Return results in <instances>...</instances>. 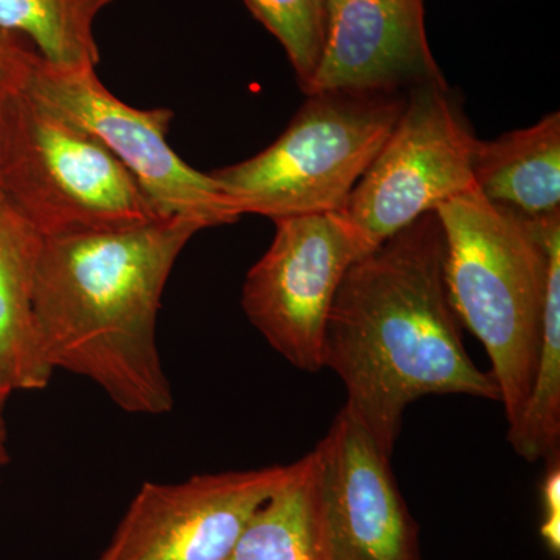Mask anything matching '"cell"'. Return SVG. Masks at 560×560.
I'll use <instances>...</instances> for the list:
<instances>
[{"instance_id":"6da1fadb","label":"cell","mask_w":560,"mask_h":560,"mask_svg":"<svg viewBox=\"0 0 560 560\" xmlns=\"http://www.w3.org/2000/svg\"><path fill=\"white\" fill-rule=\"evenodd\" d=\"M323 364L345 383V407L389 458L412 401L433 394L500 401L492 375L464 346L445 283L436 212L346 272L327 319Z\"/></svg>"},{"instance_id":"7a4b0ae2","label":"cell","mask_w":560,"mask_h":560,"mask_svg":"<svg viewBox=\"0 0 560 560\" xmlns=\"http://www.w3.org/2000/svg\"><path fill=\"white\" fill-rule=\"evenodd\" d=\"M201 220L161 219L43 238L36 264V331L51 371L90 378L131 415H165L173 390L158 348L165 283Z\"/></svg>"},{"instance_id":"3957f363","label":"cell","mask_w":560,"mask_h":560,"mask_svg":"<svg viewBox=\"0 0 560 560\" xmlns=\"http://www.w3.org/2000/svg\"><path fill=\"white\" fill-rule=\"evenodd\" d=\"M448 296L485 346L510 429L528 400L544 334L548 257L529 221L477 189L436 210Z\"/></svg>"},{"instance_id":"277c9868","label":"cell","mask_w":560,"mask_h":560,"mask_svg":"<svg viewBox=\"0 0 560 560\" xmlns=\"http://www.w3.org/2000/svg\"><path fill=\"white\" fill-rule=\"evenodd\" d=\"M405 103L407 94H308L271 145L210 175L237 217L341 212Z\"/></svg>"},{"instance_id":"5b68a950","label":"cell","mask_w":560,"mask_h":560,"mask_svg":"<svg viewBox=\"0 0 560 560\" xmlns=\"http://www.w3.org/2000/svg\"><path fill=\"white\" fill-rule=\"evenodd\" d=\"M0 200L43 238L161 219L131 173L21 88L0 132Z\"/></svg>"},{"instance_id":"8992f818","label":"cell","mask_w":560,"mask_h":560,"mask_svg":"<svg viewBox=\"0 0 560 560\" xmlns=\"http://www.w3.org/2000/svg\"><path fill=\"white\" fill-rule=\"evenodd\" d=\"M475 140L445 80L408 92L399 120L341 210L366 256L427 213L477 189Z\"/></svg>"},{"instance_id":"52a82bcc","label":"cell","mask_w":560,"mask_h":560,"mask_svg":"<svg viewBox=\"0 0 560 560\" xmlns=\"http://www.w3.org/2000/svg\"><path fill=\"white\" fill-rule=\"evenodd\" d=\"M24 90L55 116L98 140L131 173L160 217L209 228L235 215L210 173L195 171L168 143L173 110L132 108L110 94L95 70L55 68L36 54Z\"/></svg>"},{"instance_id":"ba28073f","label":"cell","mask_w":560,"mask_h":560,"mask_svg":"<svg viewBox=\"0 0 560 560\" xmlns=\"http://www.w3.org/2000/svg\"><path fill=\"white\" fill-rule=\"evenodd\" d=\"M270 248L246 275L242 307L298 370H323L324 335L346 272L366 256L342 212L275 221Z\"/></svg>"},{"instance_id":"9c48e42d","label":"cell","mask_w":560,"mask_h":560,"mask_svg":"<svg viewBox=\"0 0 560 560\" xmlns=\"http://www.w3.org/2000/svg\"><path fill=\"white\" fill-rule=\"evenodd\" d=\"M311 455L318 560H420L418 525L390 458L348 408Z\"/></svg>"},{"instance_id":"30bf717a","label":"cell","mask_w":560,"mask_h":560,"mask_svg":"<svg viewBox=\"0 0 560 560\" xmlns=\"http://www.w3.org/2000/svg\"><path fill=\"white\" fill-rule=\"evenodd\" d=\"M293 464L145 482L101 560H228L253 515L289 480Z\"/></svg>"},{"instance_id":"8fae6325","label":"cell","mask_w":560,"mask_h":560,"mask_svg":"<svg viewBox=\"0 0 560 560\" xmlns=\"http://www.w3.org/2000/svg\"><path fill=\"white\" fill-rule=\"evenodd\" d=\"M445 80L425 28V0H327L318 68L305 95L408 94Z\"/></svg>"},{"instance_id":"7c38bea8","label":"cell","mask_w":560,"mask_h":560,"mask_svg":"<svg viewBox=\"0 0 560 560\" xmlns=\"http://www.w3.org/2000/svg\"><path fill=\"white\" fill-rule=\"evenodd\" d=\"M471 175L486 200L523 220L560 213V113L530 127L475 140Z\"/></svg>"},{"instance_id":"4fadbf2b","label":"cell","mask_w":560,"mask_h":560,"mask_svg":"<svg viewBox=\"0 0 560 560\" xmlns=\"http://www.w3.org/2000/svg\"><path fill=\"white\" fill-rule=\"evenodd\" d=\"M43 237L0 200V378L13 390H38L54 371L36 331L33 296Z\"/></svg>"},{"instance_id":"5bb4252c","label":"cell","mask_w":560,"mask_h":560,"mask_svg":"<svg viewBox=\"0 0 560 560\" xmlns=\"http://www.w3.org/2000/svg\"><path fill=\"white\" fill-rule=\"evenodd\" d=\"M528 221L548 257L544 334L528 400L508 440L522 458L537 463L559 455L560 447V213Z\"/></svg>"},{"instance_id":"9a60e30c","label":"cell","mask_w":560,"mask_h":560,"mask_svg":"<svg viewBox=\"0 0 560 560\" xmlns=\"http://www.w3.org/2000/svg\"><path fill=\"white\" fill-rule=\"evenodd\" d=\"M114 0H0V28L21 36L55 68L95 70V21Z\"/></svg>"},{"instance_id":"2e32d148","label":"cell","mask_w":560,"mask_h":560,"mask_svg":"<svg viewBox=\"0 0 560 560\" xmlns=\"http://www.w3.org/2000/svg\"><path fill=\"white\" fill-rule=\"evenodd\" d=\"M312 455L253 515L228 560H318L312 515Z\"/></svg>"},{"instance_id":"e0dca14e","label":"cell","mask_w":560,"mask_h":560,"mask_svg":"<svg viewBox=\"0 0 560 560\" xmlns=\"http://www.w3.org/2000/svg\"><path fill=\"white\" fill-rule=\"evenodd\" d=\"M250 14L279 40L302 91L311 86L327 28V0H243Z\"/></svg>"},{"instance_id":"ac0fdd59","label":"cell","mask_w":560,"mask_h":560,"mask_svg":"<svg viewBox=\"0 0 560 560\" xmlns=\"http://www.w3.org/2000/svg\"><path fill=\"white\" fill-rule=\"evenodd\" d=\"M36 51L27 40L0 28V132L7 106L24 86Z\"/></svg>"},{"instance_id":"d6986e66","label":"cell","mask_w":560,"mask_h":560,"mask_svg":"<svg viewBox=\"0 0 560 560\" xmlns=\"http://www.w3.org/2000/svg\"><path fill=\"white\" fill-rule=\"evenodd\" d=\"M541 500H544V522H541V539L556 555L560 551V458L559 455L547 459V475L541 482Z\"/></svg>"},{"instance_id":"ffe728a7","label":"cell","mask_w":560,"mask_h":560,"mask_svg":"<svg viewBox=\"0 0 560 560\" xmlns=\"http://www.w3.org/2000/svg\"><path fill=\"white\" fill-rule=\"evenodd\" d=\"M9 460V452H7V425L3 419V411H0V469L5 466Z\"/></svg>"},{"instance_id":"44dd1931","label":"cell","mask_w":560,"mask_h":560,"mask_svg":"<svg viewBox=\"0 0 560 560\" xmlns=\"http://www.w3.org/2000/svg\"><path fill=\"white\" fill-rule=\"evenodd\" d=\"M11 393H13V389L0 378V411H3V408H5L7 400H9Z\"/></svg>"}]
</instances>
